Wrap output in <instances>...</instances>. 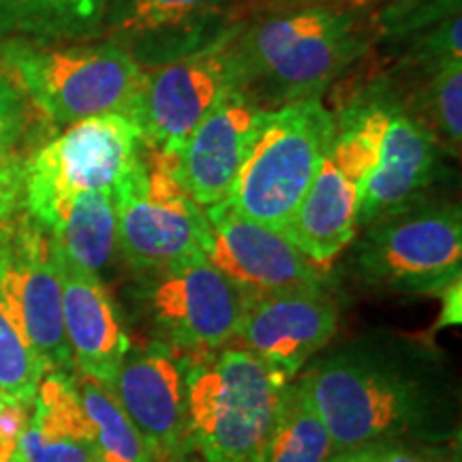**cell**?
Here are the masks:
<instances>
[{"label": "cell", "mask_w": 462, "mask_h": 462, "mask_svg": "<svg viewBox=\"0 0 462 462\" xmlns=\"http://www.w3.org/2000/svg\"><path fill=\"white\" fill-rule=\"evenodd\" d=\"M304 381L337 452L441 435L448 392L420 349L360 340L317 362Z\"/></svg>", "instance_id": "6da1fadb"}, {"label": "cell", "mask_w": 462, "mask_h": 462, "mask_svg": "<svg viewBox=\"0 0 462 462\" xmlns=\"http://www.w3.org/2000/svg\"><path fill=\"white\" fill-rule=\"evenodd\" d=\"M377 42L366 5L253 11L229 37L238 90L263 109L321 99Z\"/></svg>", "instance_id": "7a4b0ae2"}, {"label": "cell", "mask_w": 462, "mask_h": 462, "mask_svg": "<svg viewBox=\"0 0 462 462\" xmlns=\"http://www.w3.org/2000/svg\"><path fill=\"white\" fill-rule=\"evenodd\" d=\"M0 71L60 126L103 114L133 118L143 82V69L107 39L0 45Z\"/></svg>", "instance_id": "3957f363"}, {"label": "cell", "mask_w": 462, "mask_h": 462, "mask_svg": "<svg viewBox=\"0 0 462 462\" xmlns=\"http://www.w3.org/2000/svg\"><path fill=\"white\" fill-rule=\"evenodd\" d=\"M289 381L245 346L187 360L190 448L201 462H263Z\"/></svg>", "instance_id": "277c9868"}, {"label": "cell", "mask_w": 462, "mask_h": 462, "mask_svg": "<svg viewBox=\"0 0 462 462\" xmlns=\"http://www.w3.org/2000/svg\"><path fill=\"white\" fill-rule=\"evenodd\" d=\"M334 129L337 114L321 99L265 109L225 201L242 217L285 234Z\"/></svg>", "instance_id": "5b68a950"}, {"label": "cell", "mask_w": 462, "mask_h": 462, "mask_svg": "<svg viewBox=\"0 0 462 462\" xmlns=\"http://www.w3.org/2000/svg\"><path fill=\"white\" fill-rule=\"evenodd\" d=\"M383 123L381 97L337 114L330 148L285 231L293 246L328 273L360 229L362 193L377 165Z\"/></svg>", "instance_id": "8992f818"}, {"label": "cell", "mask_w": 462, "mask_h": 462, "mask_svg": "<svg viewBox=\"0 0 462 462\" xmlns=\"http://www.w3.org/2000/svg\"><path fill=\"white\" fill-rule=\"evenodd\" d=\"M143 150L140 126L126 114H103L69 125L26 161L24 212L48 231L75 195L114 193Z\"/></svg>", "instance_id": "52a82bcc"}, {"label": "cell", "mask_w": 462, "mask_h": 462, "mask_svg": "<svg viewBox=\"0 0 462 462\" xmlns=\"http://www.w3.org/2000/svg\"><path fill=\"white\" fill-rule=\"evenodd\" d=\"M357 273L368 285L437 296L460 282L462 217L452 204H415L364 227Z\"/></svg>", "instance_id": "ba28073f"}, {"label": "cell", "mask_w": 462, "mask_h": 462, "mask_svg": "<svg viewBox=\"0 0 462 462\" xmlns=\"http://www.w3.org/2000/svg\"><path fill=\"white\" fill-rule=\"evenodd\" d=\"M118 251L140 274L204 255V208L173 180L163 154L143 150L114 189Z\"/></svg>", "instance_id": "9c48e42d"}, {"label": "cell", "mask_w": 462, "mask_h": 462, "mask_svg": "<svg viewBox=\"0 0 462 462\" xmlns=\"http://www.w3.org/2000/svg\"><path fill=\"white\" fill-rule=\"evenodd\" d=\"M140 298L157 340L195 360L238 337L245 293L206 255L142 274Z\"/></svg>", "instance_id": "30bf717a"}, {"label": "cell", "mask_w": 462, "mask_h": 462, "mask_svg": "<svg viewBox=\"0 0 462 462\" xmlns=\"http://www.w3.org/2000/svg\"><path fill=\"white\" fill-rule=\"evenodd\" d=\"M0 304L48 371L75 373L54 246L48 231L24 210L0 221Z\"/></svg>", "instance_id": "8fae6325"}, {"label": "cell", "mask_w": 462, "mask_h": 462, "mask_svg": "<svg viewBox=\"0 0 462 462\" xmlns=\"http://www.w3.org/2000/svg\"><path fill=\"white\" fill-rule=\"evenodd\" d=\"M245 15L236 0H114L101 39L148 71L225 42Z\"/></svg>", "instance_id": "7c38bea8"}, {"label": "cell", "mask_w": 462, "mask_h": 462, "mask_svg": "<svg viewBox=\"0 0 462 462\" xmlns=\"http://www.w3.org/2000/svg\"><path fill=\"white\" fill-rule=\"evenodd\" d=\"M234 88H238V73L229 39L143 71L133 112L143 146L171 152Z\"/></svg>", "instance_id": "4fadbf2b"}, {"label": "cell", "mask_w": 462, "mask_h": 462, "mask_svg": "<svg viewBox=\"0 0 462 462\" xmlns=\"http://www.w3.org/2000/svg\"><path fill=\"white\" fill-rule=\"evenodd\" d=\"M109 394L118 401L157 462L193 454L189 437L187 357L161 340L131 345Z\"/></svg>", "instance_id": "5bb4252c"}, {"label": "cell", "mask_w": 462, "mask_h": 462, "mask_svg": "<svg viewBox=\"0 0 462 462\" xmlns=\"http://www.w3.org/2000/svg\"><path fill=\"white\" fill-rule=\"evenodd\" d=\"M204 255L245 298L326 282L328 270L310 262L285 234L242 217L227 201L204 208Z\"/></svg>", "instance_id": "9a60e30c"}, {"label": "cell", "mask_w": 462, "mask_h": 462, "mask_svg": "<svg viewBox=\"0 0 462 462\" xmlns=\"http://www.w3.org/2000/svg\"><path fill=\"white\" fill-rule=\"evenodd\" d=\"M338 315V302L326 282L279 289L245 298L236 340L291 381L334 337Z\"/></svg>", "instance_id": "2e32d148"}, {"label": "cell", "mask_w": 462, "mask_h": 462, "mask_svg": "<svg viewBox=\"0 0 462 462\" xmlns=\"http://www.w3.org/2000/svg\"><path fill=\"white\" fill-rule=\"evenodd\" d=\"M263 112L234 88L171 152H161L173 180L195 204L208 208L227 199Z\"/></svg>", "instance_id": "e0dca14e"}, {"label": "cell", "mask_w": 462, "mask_h": 462, "mask_svg": "<svg viewBox=\"0 0 462 462\" xmlns=\"http://www.w3.org/2000/svg\"><path fill=\"white\" fill-rule=\"evenodd\" d=\"M54 257L62 285V323L75 373L109 390L131 346L123 319L101 276L86 273L56 248Z\"/></svg>", "instance_id": "ac0fdd59"}, {"label": "cell", "mask_w": 462, "mask_h": 462, "mask_svg": "<svg viewBox=\"0 0 462 462\" xmlns=\"http://www.w3.org/2000/svg\"><path fill=\"white\" fill-rule=\"evenodd\" d=\"M385 123L379 140L377 165L368 178L360 204V227L420 201L435 178L441 148L401 101L381 97Z\"/></svg>", "instance_id": "d6986e66"}, {"label": "cell", "mask_w": 462, "mask_h": 462, "mask_svg": "<svg viewBox=\"0 0 462 462\" xmlns=\"http://www.w3.org/2000/svg\"><path fill=\"white\" fill-rule=\"evenodd\" d=\"M26 462H99L75 373L48 371L20 437Z\"/></svg>", "instance_id": "ffe728a7"}, {"label": "cell", "mask_w": 462, "mask_h": 462, "mask_svg": "<svg viewBox=\"0 0 462 462\" xmlns=\"http://www.w3.org/2000/svg\"><path fill=\"white\" fill-rule=\"evenodd\" d=\"M114 0H0V45L101 39Z\"/></svg>", "instance_id": "44dd1931"}, {"label": "cell", "mask_w": 462, "mask_h": 462, "mask_svg": "<svg viewBox=\"0 0 462 462\" xmlns=\"http://www.w3.org/2000/svg\"><path fill=\"white\" fill-rule=\"evenodd\" d=\"M48 236L62 257L101 276L118 253L114 193L86 190L75 195L48 229Z\"/></svg>", "instance_id": "7402d4cb"}, {"label": "cell", "mask_w": 462, "mask_h": 462, "mask_svg": "<svg viewBox=\"0 0 462 462\" xmlns=\"http://www.w3.org/2000/svg\"><path fill=\"white\" fill-rule=\"evenodd\" d=\"M334 452L304 377L291 379L281 392L263 462H328Z\"/></svg>", "instance_id": "603a6c76"}, {"label": "cell", "mask_w": 462, "mask_h": 462, "mask_svg": "<svg viewBox=\"0 0 462 462\" xmlns=\"http://www.w3.org/2000/svg\"><path fill=\"white\" fill-rule=\"evenodd\" d=\"M79 402L90 421L99 462H157L118 401L88 377L75 373Z\"/></svg>", "instance_id": "cb8c5ba5"}, {"label": "cell", "mask_w": 462, "mask_h": 462, "mask_svg": "<svg viewBox=\"0 0 462 462\" xmlns=\"http://www.w3.org/2000/svg\"><path fill=\"white\" fill-rule=\"evenodd\" d=\"M402 107L426 126L439 148L458 154L462 143V60L418 79Z\"/></svg>", "instance_id": "d4e9b609"}, {"label": "cell", "mask_w": 462, "mask_h": 462, "mask_svg": "<svg viewBox=\"0 0 462 462\" xmlns=\"http://www.w3.org/2000/svg\"><path fill=\"white\" fill-rule=\"evenodd\" d=\"M48 366L0 304V398L31 407Z\"/></svg>", "instance_id": "484cf974"}, {"label": "cell", "mask_w": 462, "mask_h": 462, "mask_svg": "<svg viewBox=\"0 0 462 462\" xmlns=\"http://www.w3.org/2000/svg\"><path fill=\"white\" fill-rule=\"evenodd\" d=\"M401 56L402 71L424 78L449 62L462 60V14H454L411 39Z\"/></svg>", "instance_id": "4316f807"}, {"label": "cell", "mask_w": 462, "mask_h": 462, "mask_svg": "<svg viewBox=\"0 0 462 462\" xmlns=\"http://www.w3.org/2000/svg\"><path fill=\"white\" fill-rule=\"evenodd\" d=\"M374 17L377 39L407 42L413 34L460 14V0H385Z\"/></svg>", "instance_id": "83f0119b"}, {"label": "cell", "mask_w": 462, "mask_h": 462, "mask_svg": "<svg viewBox=\"0 0 462 462\" xmlns=\"http://www.w3.org/2000/svg\"><path fill=\"white\" fill-rule=\"evenodd\" d=\"M28 125V101L0 71V152H15Z\"/></svg>", "instance_id": "f1b7e54d"}, {"label": "cell", "mask_w": 462, "mask_h": 462, "mask_svg": "<svg viewBox=\"0 0 462 462\" xmlns=\"http://www.w3.org/2000/svg\"><path fill=\"white\" fill-rule=\"evenodd\" d=\"M328 462H439L435 456L415 448L396 446L394 441L368 443V446L334 452Z\"/></svg>", "instance_id": "f546056e"}, {"label": "cell", "mask_w": 462, "mask_h": 462, "mask_svg": "<svg viewBox=\"0 0 462 462\" xmlns=\"http://www.w3.org/2000/svg\"><path fill=\"white\" fill-rule=\"evenodd\" d=\"M26 161L15 152H0V221L24 210Z\"/></svg>", "instance_id": "4dcf8cb0"}, {"label": "cell", "mask_w": 462, "mask_h": 462, "mask_svg": "<svg viewBox=\"0 0 462 462\" xmlns=\"http://www.w3.org/2000/svg\"><path fill=\"white\" fill-rule=\"evenodd\" d=\"M315 5H362V0H246V14H253V11L315 7Z\"/></svg>", "instance_id": "1f68e13d"}, {"label": "cell", "mask_w": 462, "mask_h": 462, "mask_svg": "<svg viewBox=\"0 0 462 462\" xmlns=\"http://www.w3.org/2000/svg\"><path fill=\"white\" fill-rule=\"evenodd\" d=\"M0 462H26L20 448V439L0 435Z\"/></svg>", "instance_id": "d6a6232c"}, {"label": "cell", "mask_w": 462, "mask_h": 462, "mask_svg": "<svg viewBox=\"0 0 462 462\" xmlns=\"http://www.w3.org/2000/svg\"><path fill=\"white\" fill-rule=\"evenodd\" d=\"M385 0H362V5H366V7H371V9H374V7H379V5H383Z\"/></svg>", "instance_id": "836d02e7"}, {"label": "cell", "mask_w": 462, "mask_h": 462, "mask_svg": "<svg viewBox=\"0 0 462 462\" xmlns=\"http://www.w3.org/2000/svg\"><path fill=\"white\" fill-rule=\"evenodd\" d=\"M173 462H198L195 458H190V454L189 456H184V458H178V460H173ZM201 462V460H199Z\"/></svg>", "instance_id": "e575fe53"}, {"label": "cell", "mask_w": 462, "mask_h": 462, "mask_svg": "<svg viewBox=\"0 0 462 462\" xmlns=\"http://www.w3.org/2000/svg\"><path fill=\"white\" fill-rule=\"evenodd\" d=\"M3 402H7V401H5V398H0V407H3Z\"/></svg>", "instance_id": "d590c367"}]
</instances>
